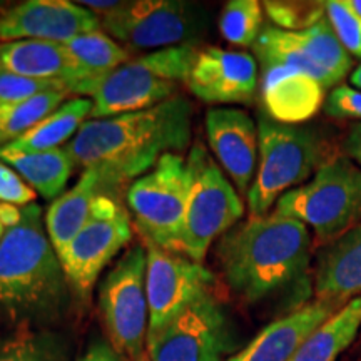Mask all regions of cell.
I'll use <instances>...</instances> for the list:
<instances>
[{"instance_id":"obj_10","label":"cell","mask_w":361,"mask_h":361,"mask_svg":"<svg viewBox=\"0 0 361 361\" xmlns=\"http://www.w3.org/2000/svg\"><path fill=\"white\" fill-rule=\"evenodd\" d=\"M146 245H134L101 284L99 306L111 343L121 356L142 361L149 328Z\"/></svg>"},{"instance_id":"obj_36","label":"cell","mask_w":361,"mask_h":361,"mask_svg":"<svg viewBox=\"0 0 361 361\" xmlns=\"http://www.w3.org/2000/svg\"><path fill=\"white\" fill-rule=\"evenodd\" d=\"M345 154L361 168V123H356L350 128L345 139Z\"/></svg>"},{"instance_id":"obj_32","label":"cell","mask_w":361,"mask_h":361,"mask_svg":"<svg viewBox=\"0 0 361 361\" xmlns=\"http://www.w3.org/2000/svg\"><path fill=\"white\" fill-rule=\"evenodd\" d=\"M324 7H326V19L343 47L351 56L361 57V17L346 7L345 0H329L324 2Z\"/></svg>"},{"instance_id":"obj_24","label":"cell","mask_w":361,"mask_h":361,"mask_svg":"<svg viewBox=\"0 0 361 361\" xmlns=\"http://www.w3.org/2000/svg\"><path fill=\"white\" fill-rule=\"evenodd\" d=\"M90 112H92V101L89 97H72L34 129L6 146L30 152L51 151L64 144L67 146L82 128Z\"/></svg>"},{"instance_id":"obj_28","label":"cell","mask_w":361,"mask_h":361,"mask_svg":"<svg viewBox=\"0 0 361 361\" xmlns=\"http://www.w3.org/2000/svg\"><path fill=\"white\" fill-rule=\"evenodd\" d=\"M0 361H67L66 343L54 333L19 329L0 343Z\"/></svg>"},{"instance_id":"obj_23","label":"cell","mask_w":361,"mask_h":361,"mask_svg":"<svg viewBox=\"0 0 361 361\" xmlns=\"http://www.w3.org/2000/svg\"><path fill=\"white\" fill-rule=\"evenodd\" d=\"M64 45L79 71V82L74 89L78 97H90L94 87L129 59L123 45L102 30L80 34Z\"/></svg>"},{"instance_id":"obj_16","label":"cell","mask_w":361,"mask_h":361,"mask_svg":"<svg viewBox=\"0 0 361 361\" xmlns=\"http://www.w3.org/2000/svg\"><path fill=\"white\" fill-rule=\"evenodd\" d=\"M204 126L219 166L236 184L239 196H247L258 159V126L247 112L231 107L207 111Z\"/></svg>"},{"instance_id":"obj_17","label":"cell","mask_w":361,"mask_h":361,"mask_svg":"<svg viewBox=\"0 0 361 361\" xmlns=\"http://www.w3.org/2000/svg\"><path fill=\"white\" fill-rule=\"evenodd\" d=\"M326 87L318 79L286 66L263 67L261 101L264 114L279 124L310 121L324 104Z\"/></svg>"},{"instance_id":"obj_33","label":"cell","mask_w":361,"mask_h":361,"mask_svg":"<svg viewBox=\"0 0 361 361\" xmlns=\"http://www.w3.org/2000/svg\"><path fill=\"white\" fill-rule=\"evenodd\" d=\"M324 114L335 119H356L361 123V90L340 85L329 92L323 104Z\"/></svg>"},{"instance_id":"obj_1","label":"cell","mask_w":361,"mask_h":361,"mask_svg":"<svg viewBox=\"0 0 361 361\" xmlns=\"http://www.w3.org/2000/svg\"><path fill=\"white\" fill-rule=\"evenodd\" d=\"M192 112L191 101L178 94L151 109L89 119L66 151L75 166L96 171L102 186L135 180L162 156L178 154L189 146Z\"/></svg>"},{"instance_id":"obj_20","label":"cell","mask_w":361,"mask_h":361,"mask_svg":"<svg viewBox=\"0 0 361 361\" xmlns=\"http://www.w3.org/2000/svg\"><path fill=\"white\" fill-rule=\"evenodd\" d=\"M314 293L316 300L343 306L361 296V223L324 250Z\"/></svg>"},{"instance_id":"obj_40","label":"cell","mask_w":361,"mask_h":361,"mask_svg":"<svg viewBox=\"0 0 361 361\" xmlns=\"http://www.w3.org/2000/svg\"><path fill=\"white\" fill-rule=\"evenodd\" d=\"M4 233H6V228H4V226H2V223H0V239H2V236H4Z\"/></svg>"},{"instance_id":"obj_5","label":"cell","mask_w":361,"mask_h":361,"mask_svg":"<svg viewBox=\"0 0 361 361\" xmlns=\"http://www.w3.org/2000/svg\"><path fill=\"white\" fill-rule=\"evenodd\" d=\"M194 45L162 49L133 59L107 74L90 94V119L151 109L178 96L196 61Z\"/></svg>"},{"instance_id":"obj_26","label":"cell","mask_w":361,"mask_h":361,"mask_svg":"<svg viewBox=\"0 0 361 361\" xmlns=\"http://www.w3.org/2000/svg\"><path fill=\"white\" fill-rule=\"evenodd\" d=\"M291 34L298 47L319 71L324 87H333L341 79H345L346 74H350L351 67H353V59L343 47L328 19L319 20L310 29Z\"/></svg>"},{"instance_id":"obj_14","label":"cell","mask_w":361,"mask_h":361,"mask_svg":"<svg viewBox=\"0 0 361 361\" xmlns=\"http://www.w3.org/2000/svg\"><path fill=\"white\" fill-rule=\"evenodd\" d=\"M101 27V17L69 0H27L0 11V42L49 40L66 44Z\"/></svg>"},{"instance_id":"obj_29","label":"cell","mask_w":361,"mask_h":361,"mask_svg":"<svg viewBox=\"0 0 361 361\" xmlns=\"http://www.w3.org/2000/svg\"><path fill=\"white\" fill-rule=\"evenodd\" d=\"M263 6L258 0H231L221 12V35L234 45H252L263 30Z\"/></svg>"},{"instance_id":"obj_35","label":"cell","mask_w":361,"mask_h":361,"mask_svg":"<svg viewBox=\"0 0 361 361\" xmlns=\"http://www.w3.org/2000/svg\"><path fill=\"white\" fill-rule=\"evenodd\" d=\"M79 361H124L123 356L117 353L116 348L106 341H96L90 345L87 351Z\"/></svg>"},{"instance_id":"obj_39","label":"cell","mask_w":361,"mask_h":361,"mask_svg":"<svg viewBox=\"0 0 361 361\" xmlns=\"http://www.w3.org/2000/svg\"><path fill=\"white\" fill-rule=\"evenodd\" d=\"M345 4L351 12H355L356 16L361 17V0H345Z\"/></svg>"},{"instance_id":"obj_3","label":"cell","mask_w":361,"mask_h":361,"mask_svg":"<svg viewBox=\"0 0 361 361\" xmlns=\"http://www.w3.org/2000/svg\"><path fill=\"white\" fill-rule=\"evenodd\" d=\"M69 290L42 209L24 206L19 223L0 239V314L22 324L52 322L64 313Z\"/></svg>"},{"instance_id":"obj_11","label":"cell","mask_w":361,"mask_h":361,"mask_svg":"<svg viewBox=\"0 0 361 361\" xmlns=\"http://www.w3.org/2000/svg\"><path fill=\"white\" fill-rule=\"evenodd\" d=\"M133 239L129 213L109 194H99L90 218L78 236L59 255L71 290L85 300L99 274Z\"/></svg>"},{"instance_id":"obj_12","label":"cell","mask_w":361,"mask_h":361,"mask_svg":"<svg viewBox=\"0 0 361 361\" xmlns=\"http://www.w3.org/2000/svg\"><path fill=\"white\" fill-rule=\"evenodd\" d=\"M149 361H223L234 350L228 313L213 291L197 298L146 340Z\"/></svg>"},{"instance_id":"obj_4","label":"cell","mask_w":361,"mask_h":361,"mask_svg":"<svg viewBox=\"0 0 361 361\" xmlns=\"http://www.w3.org/2000/svg\"><path fill=\"white\" fill-rule=\"evenodd\" d=\"M274 213L311 226L319 246L333 245L361 223V168L331 156L313 179L283 194Z\"/></svg>"},{"instance_id":"obj_15","label":"cell","mask_w":361,"mask_h":361,"mask_svg":"<svg viewBox=\"0 0 361 361\" xmlns=\"http://www.w3.org/2000/svg\"><path fill=\"white\" fill-rule=\"evenodd\" d=\"M186 85L202 102L250 104L258 89V64L246 52L219 47L201 49Z\"/></svg>"},{"instance_id":"obj_38","label":"cell","mask_w":361,"mask_h":361,"mask_svg":"<svg viewBox=\"0 0 361 361\" xmlns=\"http://www.w3.org/2000/svg\"><path fill=\"white\" fill-rule=\"evenodd\" d=\"M350 82L361 90V64L350 74Z\"/></svg>"},{"instance_id":"obj_19","label":"cell","mask_w":361,"mask_h":361,"mask_svg":"<svg viewBox=\"0 0 361 361\" xmlns=\"http://www.w3.org/2000/svg\"><path fill=\"white\" fill-rule=\"evenodd\" d=\"M0 72L30 79L64 80L71 94L79 82V71L66 45L49 40L0 42Z\"/></svg>"},{"instance_id":"obj_34","label":"cell","mask_w":361,"mask_h":361,"mask_svg":"<svg viewBox=\"0 0 361 361\" xmlns=\"http://www.w3.org/2000/svg\"><path fill=\"white\" fill-rule=\"evenodd\" d=\"M35 191L11 166L0 161V202L13 206H29L35 200Z\"/></svg>"},{"instance_id":"obj_37","label":"cell","mask_w":361,"mask_h":361,"mask_svg":"<svg viewBox=\"0 0 361 361\" xmlns=\"http://www.w3.org/2000/svg\"><path fill=\"white\" fill-rule=\"evenodd\" d=\"M22 218V207L7 204V202H0V223L6 229H11L19 223Z\"/></svg>"},{"instance_id":"obj_31","label":"cell","mask_w":361,"mask_h":361,"mask_svg":"<svg viewBox=\"0 0 361 361\" xmlns=\"http://www.w3.org/2000/svg\"><path fill=\"white\" fill-rule=\"evenodd\" d=\"M49 90H67V92H71L69 85L64 80L30 79L11 74V72H0V106L25 101V99L49 92Z\"/></svg>"},{"instance_id":"obj_6","label":"cell","mask_w":361,"mask_h":361,"mask_svg":"<svg viewBox=\"0 0 361 361\" xmlns=\"http://www.w3.org/2000/svg\"><path fill=\"white\" fill-rule=\"evenodd\" d=\"M258 173L247 192L250 218H263L293 186L316 174L329 157L319 135L311 129L258 119Z\"/></svg>"},{"instance_id":"obj_9","label":"cell","mask_w":361,"mask_h":361,"mask_svg":"<svg viewBox=\"0 0 361 361\" xmlns=\"http://www.w3.org/2000/svg\"><path fill=\"white\" fill-rule=\"evenodd\" d=\"M188 192L186 161L179 154L162 156L147 174L130 184L126 200L144 241L178 252Z\"/></svg>"},{"instance_id":"obj_13","label":"cell","mask_w":361,"mask_h":361,"mask_svg":"<svg viewBox=\"0 0 361 361\" xmlns=\"http://www.w3.org/2000/svg\"><path fill=\"white\" fill-rule=\"evenodd\" d=\"M147 251V338L154 336L197 298L211 291L214 276L201 263L144 241Z\"/></svg>"},{"instance_id":"obj_25","label":"cell","mask_w":361,"mask_h":361,"mask_svg":"<svg viewBox=\"0 0 361 361\" xmlns=\"http://www.w3.org/2000/svg\"><path fill=\"white\" fill-rule=\"evenodd\" d=\"M361 328V296L329 316L308 336L291 361H336L355 341Z\"/></svg>"},{"instance_id":"obj_21","label":"cell","mask_w":361,"mask_h":361,"mask_svg":"<svg viewBox=\"0 0 361 361\" xmlns=\"http://www.w3.org/2000/svg\"><path fill=\"white\" fill-rule=\"evenodd\" d=\"M102 179L96 171H84L78 184L52 201L45 213V229L54 250L61 255L90 218V206L101 194Z\"/></svg>"},{"instance_id":"obj_18","label":"cell","mask_w":361,"mask_h":361,"mask_svg":"<svg viewBox=\"0 0 361 361\" xmlns=\"http://www.w3.org/2000/svg\"><path fill=\"white\" fill-rule=\"evenodd\" d=\"M343 305L316 300L268 324L245 350L228 361H291L308 336Z\"/></svg>"},{"instance_id":"obj_2","label":"cell","mask_w":361,"mask_h":361,"mask_svg":"<svg viewBox=\"0 0 361 361\" xmlns=\"http://www.w3.org/2000/svg\"><path fill=\"white\" fill-rule=\"evenodd\" d=\"M311 246L308 226L273 211L226 233L216 259L234 295L258 303L303 276Z\"/></svg>"},{"instance_id":"obj_22","label":"cell","mask_w":361,"mask_h":361,"mask_svg":"<svg viewBox=\"0 0 361 361\" xmlns=\"http://www.w3.org/2000/svg\"><path fill=\"white\" fill-rule=\"evenodd\" d=\"M0 161L11 166L35 192L47 201L57 200L64 194L62 191L66 189L75 166L66 147L30 152L2 146Z\"/></svg>"},{"instance_id":"obj_27","label":"cell","mask_w":361,"mask_h":361,"mask_svg":"<svg viewBox=\"0 0 361 361\" xmlns=\"http://www.w3.org/2000/svg\"><path fill=\"white\" fill-rule=\"evenodd\" d=\"M69 97L67 90H49L25 101L0 106V147L34 129Z\"/></svg>"},{"instance_id":"obj_30","label":"cell","mask_w":361,"mask_h":361,"mask_svg":"<svg viewBox=\"0 0 361 361\" xmlns=\"http://www.w3.org/2000/svg\"><path fill=\"white\" fill-rule=\"evenodd\" d=\"M263 8L278 29L298 32L326 19L324 2H264Z\"/></svg>"},{"instance_id":"obj_7","label":"cell","mask_w":361,"mask_h":361,"mask_svg":"<svg viewBox=\"0 0 361 361\" xmlns=\"http://www.w3.org/2000/svg\"><path fill=\"white\" fill-rule=\"evenodd\" d=\"M186 168L189 192L178 252L202 264L211 245L243 218L245 204L202 142L191 147Z\"/></svg>"},{"instance_id":"obj_8","label":"cell","mask_w":361,"mask_h":361,"mask_svg":"<svg viewBox=\"0 0 361 361\" xmlns=\"http://www.w3.org/2000/svg\"><path fill=\"white\" fill-rule=\"evenodd\" d=\"M101 27L130 49L196 47L206 35L207 13L197 4L183 0H137L104 13Z\"/></svg>"}]
</instances>
